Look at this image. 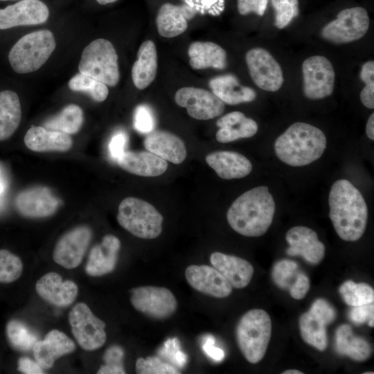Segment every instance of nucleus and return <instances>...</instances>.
Returning a JSON list of instances; mask_svg holds the SVG:
<instances>
[{
  "mask_svg": "<svg viewBox=\"0 0 374 374\" xmlns=\"http://www.w3.org/2000/svg\"><path fill=\"white\" fill-rule=\"evenodd\" d=\"M175 103L187 110L188 114L197 120H209L220 116L224 103L213 92L202 88L185 87L175 95Z\"/></svg>",
  "mask_w": 374,
  "mask_h": 374,
  "instance_id": "12",
  "label": "nucleus"
},
{
  "mask_svg": "<svg viewBox=\"0 0 374 374\" xmlns=\"http://www.w3.org/2000/svg\"><path fill=\"white\" fill-rule=\"evenodd\" d=\"M189 63L195 69L209 67L223 69L226 66V53L218 44L211 42H195L188 49Z\"/></svg>",
  "mask_w": 374,
  "mask_h": 374,
  "instance_id": "30",
  "label": "nucleus"
},
{
  "mask_svg": "<svg viewBox=\"0 0 374 374\" xmlns=\"http://www.w3.org/2000/svg\"><path fill=\"white\" fill-rule=\"evenodd\" d=\"M0 1H7V0H0Z\"/></svg>",
  "mask_w": 374,
  "mask_h": 374,
  "instance_id": "59",
  "label": "nucleus"
},
{
  "mask_svg": "<svg viewBox=\"0 0 374 374\" xmlns=\"http://www.w3.org/2000/svg\"><path fill=\"white\" fill-rule=\"evenodd\" d=\"M56 46L53 34L40 30L21 37L12 47L8 60L17 73H28L38 70L48 59Z\"/></svg>",
  "mask_w": 374,
  "mask_h": 374,
  "instance_id": "5",
  "label": "nucleus"
},
{
  "mask_svg": "<svg viewBox=\"0 0 374 374\" xmlns=\"http://www.w3.org/2000/svg\"><path fill=\"white\" fill-rule=\"evenodd\" d=\"M310 289V280L304 273L296 275L294 283L290 287V294L296 300L303 299Z\"/></svg>",
  "mask_w": 374,
  "mask_h": 374,
  "instance_id": "49",
  "label": "nucleus"
},
{
  "mask_svg": "<svg viewBox=\"0 0 374 374\" xmlns=\"http://www.w3.org/2000/svg\"><path fill=\"white\" fill-rule=\"evenodd\" d=\"M21 119V108L18 95L13 91H0V141L11 137Z\"/></svg>",
  "mask_w": 374,
  "mask_h": 374,
  "instance_id": "32",
  "label": "nucleus"
},
{
  "mask_svg": "<svg viewBox=\"0 0 374 374\" xmlns=\"http://www.w3.org/2000/svg\"><path fill=\"white\" fill-rule=\"evenodd\" d=\"M303 93L306 98L319 100L332 94L335 84V71L330 61L321 55H314L302 64Z\"/></svg>",
  "mask_w": 374,
  "mask_h": 374,
  "instance_id": "11",
  "label": "nucleus"
},
{
  "mask_svg": "<svg viewBox=\"0 0 374 374\" xmlns=\"http://www.w3.org/2000/svg\"><path fill=\"white\" fill-rule=\"evenodd\" d=\"M69 87L74 91L88 93L97 102L105 100L109 94L107 85L81 73L76 74L69 80Z\"/></svg>",
  "mask_w": 374,
  "mask_h": 374,
  "instance_id": "37",
  "label": "nucleus"
},
{
  "mask_svg": "<svg viewBox=\"0 0 374 374\" xmlns=\"http://www.w3.org/2000/svg\"><path fill=\"white\" fill-rule=\"evenodd\" d=\"M207 164L224 179H240L250 174L251 161L240 153L220 150L208 154L205 158Z\"/></svg>",
  "mask_w": 374,
  "mask_h": 374,
  "instance_id": "24",
  "label": "nucleus"
},
{
  "mask_svg": "<svg viewBox=\"0 0 374 374\" xmlns=\"http://www.w3.org/2000/svg\"><path fill=\"white\" fill-rule=\"evenodd\" d=\"M118 58L110 41L103 38L95 39L82 51L78 64L79 72L107 86L115 87L120 79Z\"/></svg>",
  "mask_w": 374,
  "mask_h": 374,
  "instance_id": "7",
  "label": "nucleus"
},
{
  "mask_svg": "<svg viewBox=\"0 0 374 374\" xmlns=\"http://www.w3.org/2000/svg\"><path fill=\"white\" fill-rule=\"evenodd\" d=\"M130 302L139 312L155 319L171 317L177 308L173 293L166 287L141 286L131 290Z\"/></svg>",
  "mask_w": 374,
  "mask_h": 374,
  "instance_id": "10",
  "label": "nucleus"
},
{
  "mask_svg": "<svg viewBox=\"0 0 374 374\" xmlns=\"http://www.w3.org/2000/svg\"><path fill=\"white\" fill-rule=\"evenodd\" d=\"M157 66L156 46L152 40H145L141 44L132 68V78L137 89H144L154 81Z\"/></svg>",
  "mask_w": 374,
  "mask_h": 374,
  "instance_id": "29",
  "label": "nucleus"
},
{
  "mask_svg": "<svg viewBox=\"0 0 374 374\" xmlns=\"http://www.w3.org/2000/svg\"><path fill=\"white\" fill-rule=\"evenodd\" d=\"M23 264L21 259L6 249H0V283H12L21 275Z\"/></svg>",
  "mask_w": 374,
  "mask_h": 374,
  "instance_id": "39",
  "label": "nucleus"
},
{
  "mask_svg": "<svg viewBox=\"0 0 374 374\" xmlns=\"http://www.w3.org/2000/svg\"><path fill=\"white\" fill-rule=\"evenodd\" d=\"M275 10L274 25L279 29L287 26L299 15V0H271Z\"/></svg>",
  "mask_w": 374,
  "mask_h": 374,
  "instance_id": "40",
  "label": "nucleus"
},
{
  "mask_svg": "<svg viewBox=\"0 0 374 374\" xmlns=\"http://www.w3.org/2000/svg\"><path fill=\"white\" fill-rule=\"evenodd\" d=\"M187 8L170 3H163L159 9L156 24L159 34L166 38L177 37L188 28Z\"/></svg>",
  "mask_w": 374,
  "mask_h": 374,
  "instance_id": "31",
  "label": "nucleus"
},
{
  "mask_svg": "<svg viewBox=\"0 0 374 374\" xmlns=\"http://www.w3.org/2000/svg\"><path fill=\"white\" fill-rule=\"evenodd\" d=\"M208 84L212 92L229 105L249 103L256 98L255 90L241 85L233 74L216 76L210 80Z\"/></svg>",
  "mask_w": 374,
  "mask_h": 374,
  "instance_id": "28",
  "label": "nucleus"
},
{
  "mask_svg": "<svg viewBox=\"0 0 374 374\" xmlns=\"http://www.w3.org/2000/svg\"><path fill=\"white\" fill-rule=\"evenodd\" d=\"M127 140V135L123 131H118L112 136L108 145L112 159L117 161L121 157L125 152Z\"/></svg>",
  "mask_w": 374,
  "mask_h": 374,
  "instance_id": "47",
  "label": "nucleus"
},
{
  "mask_svg": "<svg viewBox=\"0 0 374 374\" xmlns=\"http://www.w3.org/2000/svg\"><path fill=\"white\" fill-rule=\"evenodd\" d=\"M75 343L64 332L58 330L48 332L44 339L37 340L33 351L36 362L43 368H49L59 357L72 353Z\"/></svg>",
  "mask_w": 374,
  "mask_h": 374,
  "instance_id": "20",
  "label": "nucleus"
},
{
  "mask_svg": "<svg viewBox=\"0 0 374 374\" xmlns=\"http://www.w3.org/2000/svg\"><path fill=\"white\" fill-rule=\"evenodd\" d=\"M188 284L195 290L213 297L225 298L232 292V286L215 267L192 265L185 271Z\"/></svg>",
  "mask_w": 374,
  "mask_h": 374,
  "instance_id": "17",
  "label": "nucleus"
},
{
  "mask_svg": "<svg viewBox=\"0 0 374 374\" xmlns=\"http://www.w3.org/2000/svg\"><path fill=\"white\" fill-rule=\"evenodd\" d=\"M210 261L230 285L235 288H244L250 283L253 267L247 260L232 255L221 252H214L211 255Z\"/></svg>",
  "mask_w": 374,
  "mask_h": 374,
  "instance_id": "22",
  "label": "nucleus"
},
{
  "mask_svg": "<svg viewBox=\"0 0 374 374\" xmlns=\"http://www.w3.org/2000/svg\"><path fill=\"white\" fill-rule=\"evenodd\" d=\"M366 134L372 141L374 140V113H372L366 125Z\"/></svg>",
  "mask_w": 374,
  "mask_h": 374,
  "instance_id": "54",
  "label": "nucleus"
},
{
  "mask_svg": "<svg viewBox=\"0 0 374 374\" xmlns=\"http://www.w3.org/2000/svg\"><path fill=\"white\" fill-rule=\"evenodd\" d=\"M219 130L216 140L222 143H230L240 139L250 138L258 132V124L238 111L229 112L221 116L216 122Z\"/></svg>",
  "mask_w": 374,
  "mask_h": 374,
  "instance_id": "26",
  "label": "nucleus"
},
{
  "mask_svg": "<svg viewBox=\"0 0 374 374\" xmlns=\"http://www.w3.org/2000/svg\"><path fill=\"white\" fill-rule=\"evenodd\" d=\"M289 247L286 253L290 256H301L306 261L318 264L324 257L325 245L319 240L317 233L312 229L296 226L286 233Z\"/></svg>",
  "mask_w": 374,
  "mask_h": 374,
  "instance_id": "18",
  "label": "nucleus"
},
{
  "mask_svg": "<svg viewBox=\"0 0 374 374\" xmlns=\"http://www.w3.org/2000/svg\"><path fill=\"white\" fill-rule=\"evenodd\" d=\"M6 332L9 343L13 348L20 351L33 349L38 340L26 325L18 320L10 321L6 325Z\"/></svg>",
  "mask_w": 374,
  "mask_h": 374,
  "instance_id": "38",
  "label": "nucleus"
},
{
  "mask_svg": "<svg viewBox=\"0 0 374 374\" xmlns=\"http://www.w3.org/2000/svg\"><path fill=\"white\" fill-rule=\"evenodd\" d=\"M123 349L118 346H112L104 354L105 364L98 369V374H124L125 373L123 359Z\"/></svg>",
  "mask_w": 374,
  "mask_h": 374,
  "instance_id": "42",
  "label": "nucleus"
},
{
  "mask_svg": "<svg viewBox=\"0 0 374 374\" xmlns=\"http://www.w3.org/2000/svg\"><path fill=\"white\" fill-rule=\"evenodd\" d=\"M298 265L290 260L278 261L274 267L272 278L280 287L285 289L289 286V282L295 274Z\"/></svg>",
  "mask_w": 374,
  "mask_h": 374,
  "instance_id": "43",
  "label": "nucleus"
},
{
  "mask_svg": "<svg viewBox=\"0 0 374 374\" xmlns=\"http://www.w3.org/2000/svg\"><path fill=\"white\" fill-rule=\"evenodd\" d=\"M138 374H177L180 372L171 364L162 362L157 357H140L136 361Z\"/></svg>",
  "mask_w": 374,
  "mask_h": 374,
  "instance_id": "41",
  "label": "nucleus"
},
{
  "mask_svg": "<svg viewBox=\"0 0 374 374\" xmlns=\"http://www.w3.org/2000/svg\"><path fill=\"white\" fill-rule=\"evenodd\" d=\"M83 112L77 105H68L57 115L48 118L44 123V127L72 134L77 133L83 123Z\"/></svg>",
  "mask_w": 374,
  "mask_h": 374,
  "instance_id": "35",
  "label": "nucleus"
},
{
  "mask_svg": "<svg viewBox=\"0 0 374 374\" xmlns=\"http://www.w3.org/2000/svg\"><path fill=\"white\" fill-rule=\"evenodd\" d=\"M118 224L133 235L154 239L162 232L163 217L149 202L129 197L121 201L117 213Z\"/></svg>",
  "mask_w": 374,
  "mask_h": 374,
  "instance_id": "6",
  "label": "nucleus"
},
{
  "mask_svg": "<svg viewBox=\"0 0 374 374\" xmlns=\"http://www.w3.org/2000/svg\"><path fill=\"white\" fill-rule=\"evenodd\" d=\"M360 93V100L362 104L368 109L374 108V82L365 84Z\"/></svg>",
  "mask_w": 374,
  "mask_h": 374,
  "instance_id": "52",
  "label": "nucleus"
},
{
  "mask_svg": "<svg viewBox=\"0 0 374 374\" xmlns=\"http://www.w3.org/2000/svg\"><path fill=\"white\" fill-rule=\"evenodd\" d=\"M69 321L76 341L83 349L94 350L105 343V323L93 314L87 304L75 305L69 314Z\"/></svg>",
  "mask_w": 374,
  "mask_h": 374,
  "instance_id": "9",
  "label": "nucleus"
},
{
  "mask_svg": "<svg viewBox=\"0 0 374 374\" xmlns=\"http://www.w3.org/2000/svg\"><path fill=\"white\" fill-rule=\"evenodd\" d=\"M15 206L24 217L41 218L53 215L57 209L59 201L49 188L35 186L19 193Z\"/></svg>",
  "mask_w": 374,
  "mask_h": 374,
  "instance_id": "16",
  "label": "nucleus"
},
{
  "mask_svg": "<svg viewBox=\"0 0 374 374\" xmlns=\"http://www.w3.org/2000/svg\"><path fill=\"white\" fill-rule=\"evenodd\" d=\"M246 63L253 82L260 89L276 91L284 78L280 66L265 49L254 48L246 53Z\"/></svg>",
  "mask_w": 374,
  "mask_h": 374,
  "instance_id": "13",
  "label": "nucleus"
},
{
  "mask_svg": "<svg viewBox=\"0 0 374 374\" xmlns=\"http://www.w3.org/2000/svg\"><path fill=\"white\" fill-rule=\"evenodd\" d=\"M276 204L267 186L253 188L236 198L226 213L230 226L247 237L265 234L272 223Z\"/></svg>",
  "mask_w": 374,
  "mask_h": 374,
  "instance_id": "2",
  "label": "nucleus"
},
{
  "mask_svg": "<svg viewBox=\"0 0 374 374\" xmlns=\"http://www.w3.org/2000/svg\"><path fill=\"white\" fill-rule=\"evenodd\" d=\"M364 373V374H368V373H369V374H373V372H365V373Z\"/></svg>",
  "mask_w": 374,
  "mask_h": 374,
  "instance_id": "58",
  "label": "nucleus"
},
{
  "mask_svg": "<svg viewBox=\"0 0 374 374\" xmlns=\"http://www.w3.org/2000/svg\"><path fill=\"white\" fill-rule=\"evenodd\" d=\"M269 0H237L238 10L241 15L254 12L262 16L267 9Z\"/></svg>",
  "mask_w": 374,
  "mask_h": 374,
  "instance_id": "48",
  "label": "nucleus"
},
{
  "mask_svg": "<svg viewBox=\"0 0 374 374\" xmlns=\"http://www.w3.org/2000/svg\"><path fill=\"white\" fill-rule=\"evenodd\" d=\"M159 354L177 367H184L187 362V355L180 350L179 342L177 338L168 339L159 350Z\"/></svg>",
  "mask_w": 374,
  "mask_h": 374,
  "instance_id": "44",
  "label": "nucleus"
},
{
  "mask_svg": "<svg viewBox=\"0 0 374 374\" xmlns=\"http://www.w3.org/2000/svg\"><path fill=\"white\" fill-rule=\"evenodd\" d=\"M127 172L142 177H157L168 168L166 160L149 151H125L117 161Z\"/></svg>",
  "mask_w": 374,
  "mask_h": 374,
  "instance_id": "25",
  "label": "nucleus"
},
{
  "mask_svg": "<svg viewBox=\"0 0 374 374\" xmlns=\"http://www.w3.org/2000/svg\"><path fill=\"white\" fill-rule=\"evenodd\" d=\"M370 24L367 11L362 7L346 8L337 18L328 23L321 31V37L337 44H346L362 38Z\"/></svg>",
  "mask_w": 374,
  "mask_h": 374,
  "instance_id": "8",
  "label": "nucleus"
},
{
  "mask_svg": "<svg viewBox=\"0 0 374 374\" xmlns=\"http://www.w3.org/2000/svg\"><path fill=\"white\" fill-rule=\"evenodd\" d=\"M35 290L43 299L58 307L71 304L78 292L74 282L63 281L61 276L53 271L44 274L37 281Z\"/></svg>",
  "mask_w": 374,
  "mask_h": 374,
  "instance_id": "19",
  "label": "nucleus"
},
{
  "mask_svg": "<svg viewBox=\"0 0 374 374\" xmlns=\"http://www.w3.org/2000/svg\"><path fill=\"white\" fill-rule=\"evenodd\" d=\"M283 374H303V373L298 370H287L283 373Z\"/></svg>",
  "mask_w": 374,
  "mask_h": 374,
  "instance_id": "55",
  "label": "nucleus"
},
{
  "mask_svg": "<svg viewBox=\"0 0 374 374\" xmlns=\"http://www.w3.org/2000/svg\"><path fill=\"white\" fill-rule=\"evenodd\" d=\"M374 305L373 302L354 306L349 312L350 319L356 324H362L368 321L370 327L374 326Z\"/></svg>",
  "mask_w": 374,
  "mask_h": 374,
  "instance_id": "46",
  "label": "nucleus"
},
{
  "mask_svg": "<svg viewBox=\"0 0 374 374\" xmlns=\"http://www.w3.org/2000/svg\"><path fill=\"white\" fill-rule=\"evenodd\" d=\"M238 347L251 364L259 362L266 353L271 334V321L262 309L250 310L244 314L236 326Z\"/></svg>",
  "mask_w": 374,
  "mask_h": 374,
  "instance_id": "4",
  "label": "nucleus"
},
{
  "mask_svg": "<svg viewBox=\"0 0 374 374\" xmlns=\"http://www.w3.org/2000/svg\"><path fill=\"white\" fill-rule=\"evenodd\" d=\"M134 128L140 133L149 134L155 127V120L152 110L145 105H139L134 116Z\"/></svg>",
  "mask_w": 374,
  "mask_h": 374,
  "instance_id": "45",
  "label": "nucleus"
},
{
  "mask_svg": "<svg viewBox=\"0 0 374 374\" xmlns=\"http://www.w3.org/2000/svg\"><path fill=\"white\" fill-rule=\"evenodd\" d=\"M360 78L365 83L374 82V62H365L360 71Z\"/></svg>",
  "mask_w": 374,
  "mask_h": 374,
  "instance_id": "53",
  "label": "nucleus"
},
{
  "mask_svg": "<svg viewBox=\"0 0 374 374\" xmlns=\"http://www.w3.org/2000/svg\"><path fill=\"white\" fill-rule=\"evenodd\" d=\"M24 140L29 150L38 152H66L70 150L73 145L69 134L39 126L30 128Z\"/></svg>",
  "mask_w": 374,
  "mask_h": 374,
  "instance_id": "27",
  "label": "nucleus"
},
{
  "mask_svg": "<svg viewBox=\"0 0 374 374\" xmlns=\"http://www.w3.org/2000/svg\"><path fill=\"white\" fill-rule=\"evenodd\" d=\"M48 16V8L42 1L21 0L0 9V30L43 24Z\"/></svg>",
  "mask_w": 374,
  "mask_h": 374,
  "instance_id": "15",
  "label": "nucleus"
},
{
  "mask_svg": "<svg viewBox=\"0 0 374 374\" xmlns=\"http://www.w3.org/2000/svg\"><path fill=\"white\" fill-rule=\"evenodd\" d=\"M215 339L212 335H206L203 339L202 348L208 357L216 362H220L224 358V352L215 345Z\"/></svg>",
  "mask_w": 374,
  "mask_h": 374,
  "instance_id": "50",
  "label": "nucleus"
},
{
  "mask_svg": "<svg viewBox=\"0 0 374 374\" xmlns=\"http://www.w3.org/2000/svg\"><path fill=\"white\" fill-rule=\"evenodd\" d=\"M324 133L303 122L291 125L275 141L278 158L291 166H304L319 159L326 148Z\"/></svg>",
  "mask_w": 374,
  "mask_h": 374,
  "instance_id": "3",
  "label": "nucleus"
},
{
  "mask_svg": "<svg viewBox=\"0 0 374 374\" xmlns=\"http://www.w3.org/2000/svg\"><path fill=\"white\" fill-rule=\"evenodd\" d=\"M145 148L174 164L181 163L186 158L184 142L177 135L166 131H152L143 141Z\"/></svg>",
  "mask_w": 374,
  "mask_h": 374,
  "instance_id": "23",
  "label": "nucleus"
},
{
  "mask_svg": "<svg viewBox=\"0 0 374 374\" xmlns=\"http://www.w3.org/2000/svg\"><path fill=\"white\" fill-rule=\"evenodd\" d=\"M17 370L25 374L44 373L42 368L37 362H34L26 357H22L19 359Z\"/></svg>",
  "mask_w": 374,
  "mask_h": 374,
  "instance_id": "51",
  "label": "nucleus"
},
{
  "mask_svg": "<svg viewBox=\"0 0 374 374\" xmlns=\"http://www.w3.org/2000/svg\"><path fill=\"white\" fill-rule=\"evenodd\" d=\"M328 204L329 217L337 235L346 241L361 238L368 219L367 205L361 192L348 180L339 179L331 187Z\"/></svg>",
  "mask_w": 374,
  "mask_h": 374,
  "instance_id": "1",
  "label": "nucleus"
},
{
  "mask_svg": "<svg viewBox=\"0 0 374 374\" xmlns=\"http://www.w3.org/2000/svg\"><path fill=\"white\" fill-rule=\"evenodd\" d=\"M3 191V185L0 178V195L2 194Z\"/></svg>",
  "mask_w": 374,
  "mask_h": 374,
  "instance_id": "57",
  "label": "nucleus"
},
{
  "mask_svg": "<svg viewBox=\"0 0 374 374\" xmlns=\"http://www.w3.org/2000/svg\"><path fill=\"white\" fill-rule=\"evenodd\" d=\"M335 346L339 354L347 355L355 361H365L371 354L368 342L354 335L351 327L348 324H342L337 329Z\"/></svg>",
  "mask_w": 374,
  "mask_h": 374,
  "instance_id": "34",
  "label": "nucleus"
},
{
  "mask_svg": "<svg viewBox=\"0 0 374 374\" xmlns=\"http://www.w3.org/2000/svg\"><path fill=\"white\" fill-rule=\"evenodd\" d=\"M345 303L350 306L368 304L374 301V290L368 284L356 283L353 280L345 281L339 288Z\"/></svg>",
  "mask_w": 374,
  "mask_h": 374,
  "instance_id": "36",
  "label": "nucleus"
},
{
  "mask_svg": "<svg viewBox=\"0 0 374 374\" xmlns=\"http://www.w3.org/2000/svg\"><path fill=\"white\" fill-rule=\"evenodd\" d=\"M329 323L327 319L310 308L299 319V329L303 339L319 350H324L328 346L326 326Z\"/></svg>",
  "mask_w": 374,
  "mask_h": 374,
  "instance_id": "33",
  "label": "nucleus"
},
{
  "mask_svg": "<svg viewBox=\"0 0 374 374\" xmlns=\"http://www.w3.org/2000/svg\"><path fill=\"white\" fill-rule=\"evenodd\" d=\"M121 242L115 235L103 237L100 244L91 249L85 271L91 276H100L112 272L116 265Z\"/></svg>",
  "mask_w": 374,
  "mask_h": 374,
  "instance_id": "21",
  "label": "nucleus"
},
{
  "mask_svg": "<svg viewBox=\"0 0 374 374\" xmlns=\"http://www.w3.org/2000/svg\"><path fill=\"white\" fill-rule=\"evenodd\" d=\"M91 238L86 226L73 229L57 241L53 253V260L66 269L77 267L82 262Z\"/></svg>",
  "mask_w": 374,
  "mask_h": 374,
  "instance_id": "14",
  "label": "nucleus"
},
{
  "mask_svg": "<svg viewBox=\"0 0 374 374\" xmlns=\"http://www.w3.org/2000/svg\"><path fill=\"white\" fill-rule=\"evenodd\" d=\"M116 0H96V1L100 5H106L115 2Z\"/></svg>",
  "mask_w": 374,
  "mask_h": 374,
  "instance_id": "56",
  "label": "nucleus"
}]
</instances>
